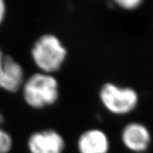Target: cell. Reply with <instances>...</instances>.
I'll return each instance as SVG.
<instances>
[{
    "mask_svg": "<svg viewBox=\"0 0 153 153\" xmlns=\"http://www.w3.org/2000/svg\"><path fill=\"white\" fill-rule=\"evenodd\" d=\"M20 90L24 102L34 109L53 105L59 98V85L56 77L40 71L27 77Z\"/></svg>",
    "mask_w": 153,
    "mask_h": 153,
    "instance_id": "6da1fadb",
    "label": "cell"
},
{
    "mask_svg": "<svg viewBox=\"0 0 153 153\" xmlns=\"http://www.w3.org/2000/svg\"><path fill=\"white\" fill-rule=\"evenodd\" d=\"M67 48L60 38L44 34L37 38L30 48V57L40 72L54 74L61 70L67 58Z\"/></svg>",
    "mask_w": 153,
    "mask_h": 153,
    "instance_id": "7a4b0ae2",
    "label": "cell"
},
{
    "mask_svg": "<svg viewBox=\"0 0 153 153\" xmlns=\"http://www.w3.org/2000/svg\"><path fill=\"white\" fill-rule=\"evenodd\" d=\"M102 106L111 114L123 116L133 112L138 105V94L131 87L112 82L103 84L99 92Z\"/></svg>",
    "mask_w": 153,
    "mask_h": 153,
    "instance_id": "3957f363",
    "label": "cell"
},
{
    "mask_svg": "<svg viewBox=\"0 0 153 153\" xmlns=\"http://www.w3.org/2000/svg\"><path fill=\"white\" fill-rule=\"evenodd\" d=\"M25 79L22 65L0 49V88L15 93L21 89Z\"/></svg>",
    "mask_w": 153,
    "mask_h": 153,
    "instance_id": "277c9868",
    "label": "cell"
},
{
    "mask_svg": "<svg viewBox=\"0 0 153 153\" xmlns=\"http://www.w3.org/2000/svg\"><path fill=\"white\" fill-rule=\"evenodd\" d=\"M27 144L30 153H62L66 146L64 137L53 129L34 132Z\"/></svg>",
    "mask_w": 153,
    "mask_h": 153,
    "instance_id": "5b68a950",
    "label": "cell"
},
{
    "mask_svg": "<svg viewBox=\"0 0 153 153\" xmlns=\"http://www.w3.org/2000/svg\"><path fill=\"white\" fill-rule=\"evenodd\" d=\"M120 137L125 148L137 153L146 151L152 140L149 129L138 122H131L125 125L121 132Z\"/></svg>",
    "mask_w": 153,
    "mask_h": 153,
    "instance_id": "8992f818",
    "label": "cell"
},
{
    "mask_svg": "<svg viewBox=\"0 0 153 153\" xmlns=\"http://www.w3.org/2000/svg\"><path fill=\"white\" fill-rule=\"evenodd\" d=\"M76 147L79 153H108L110 141L102 130L92 128L84 131L79 136Z\"/></svg>",
    "mask_w": 153,
    "mask_h": 153,
    "instance_id": "52a82bcc",
    "label": "cell"
},
{
    "mask_svg": "<svg viewBox=\"0 0 153 153\" xmlns=\"http://www.w3.org/2000/svg\"><path fill=\"white\" fill-rule=\"evenodd\" d=\"M4 122V117L0 113V153H8L13 147V138L11 135L1 127Z\"/></svg>",
    "mask_w": 153,
    "mask_h": 153,
    "instance_id": "ba28073f",
    "label": "cell"
},
{
    "mask_svg": "<svg viewBox=\"0 0 153 153\" xmlns=\"http://www.w3.org/2000/svg\"><path fill=\"white\" fill-rule=\"evenodd\" d=\"M143 3L141 0H116L113 4L124 10H134L141 6Z\"/></svg>",
    "mask_w": 153,
    "mask_h": 153,
    "instance_id": "9c48e42d",
    "label": "cell"
},
{
    "mask_svg": "<svg viewBox=\"0 0 153 153\" xmlns=\"http://www.w3.org/2000/svg\"><path fill=\"white\" fill-rule=\"evenodd\" d=\"M6 13V6L4 1L0 0V24L4 20Z\"/></svg>",
    "mask_w": 153,
    "mask_h": 153,
    "instance_id": "30bf717a",
    "label": "cell"
}]
</instances>
